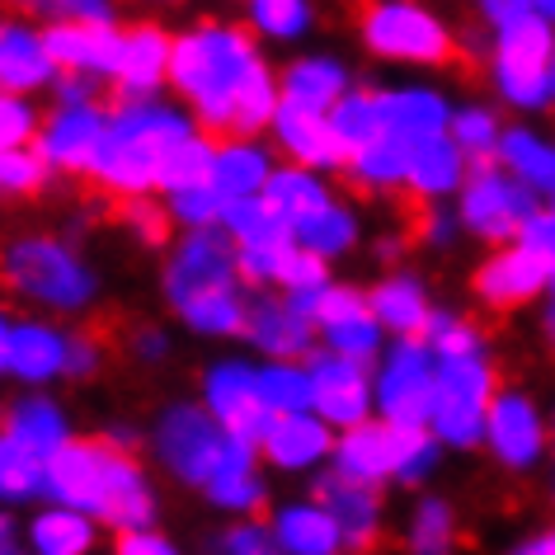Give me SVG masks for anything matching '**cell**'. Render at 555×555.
<instances>
[{
  "instance_id": "6da1fadb",
  "label": "cell",
  "mask_w": 555,
  "mask_h": 555,
  "mask_svg": "<svg viewBox=\"0 0 555 555\" xmlns=\"http://www.w3.org/2000/svg\"><path fill=\"white\" fill-rule=\"evenodd\" d=\"M170 80L198 104L212 146H235L273 118V80L259 66L249 29H193L175 38Z\"/></svg>"
},
{
  "instance_id": "7a4b0ae2",
  "label": "cell",
  "mask_w": 555,
  "mask_h": 555,
  "mask_svg": "<svg viewBox=\"0 0 555 555\" xmlns=\"http://www.w3.org/2000/svg\"><path fill=\"white\" fill-rule=\"evenodd\" d=\"M179 142H189L184 122L165 108L146 104L132 114H118L108 122L100 156L90 165V179L104 193H122V198H146V189L160 184V170L170 160V151Z\"/></svg>"
},
{
  "instance_id": "3957f363",
  "label": "cell",
  "mask_w": 555,
  "mask_h": 555,
  "mask_svg": "<svg viewBox=\"0 0 555 555\" xmlns=\"http://www.w3.org/2000/svg\"><path fill=\"white\" fill-rule=\"evenodd\" d=\"M160 452L184 480L212 485L217 476H249V456L255 448L235 438H221L217 424L207 420L203 410H170L160 428Z\"/></svg>"
},
{
  "instance_id": "277c9868",
  "label": "cell",
  "mask_w": 555,
  "mask_h": 555,
  "mask_svg": "<svg viewBox=\"0 0 555 555\" xmlns=\"http://www.w3.org/2000/svg\"><path fill=\"white\" fill-rule=\"evenodd\" d=\"M363 38L377 57H405V62H434V66H456L466 62L452 34L442 29L434 15L414 5H372L363 10Z\"/></svg>"
},
{
  "instance_id": "5b68a950",
  "label": "cell",
  "mask_w": 555,
  "mask_h": 555,
  "mask_svg": "<svg viewBox=\"0 0 555 555\" xmlns=\"http://www.w3.org/2000/svg\"><path fill=\"white\" fill-rule=\"evenodd\" d=\"M0 278L10 287H24V293L57 301V307H76V301L90 297V273L72 249L52 245V241H24L5 255L0 263Z\"/></svg>"
},
{
  "instance_id": "8992f818",
  "label": "cell",
  "mask_w": 555,
  "mask_h": 555,
  "mask_svg": "<svg viewBox=\"0 0 555 555\" xmlns=\"http://www.w3.org/2000/svg\"><path fill=\"white\" fill-rule=\"evenodd\" d=\"M108 462H114V438H80L48 462V490L66 508H90L104 518L108 494Z\"/></svg>"
},
{
  "instance_id": "52a82bcc",
  "label": "cell",
  "mask_w": 555,
  "mask_h": 555,
  "mask_svg": "<svg viewBox=\"0 0 555 555\" xmlns=\"http://www.w3.org/2000/svg\"><path fill=\"white\" fill-rule=\"evenodd\" d=\"M551 29L537 15L513 24L499 38V86L513 104H541V94L551 90Z\"/></svg>"
},
{
  "instance_id": "ba28073f",
  "label": "cell",
  "mask_w": 555,
  "mask_h": 555,
  "mask_svg": "<svg viewBox=\"0 0 555 555\" xmlns=\"http://www.w3.org/2000/svg\"><path fill=\"white\" fill-rule=\"evenodd\" d=\"M231 269H235V255H231V241L217 231H193L179 255L165 273V287H170V301L175 307H189L207 293H227L231 287Z\"/></svg>"
},
{
  "instance_id": "9c48e42d",
  "label": "cell",
  "mask_w": 555,
  "mask_h": 555,
  "mask_svg": "<svg viewBox=\"0 0 555 555\" xmlns=\"http://www.w3.org/2000/svg\"><path fill=\"white\" fill-rule=\"evenodd\" d=\"M462 217H466L470 231L485 235V241H513V235H522V227L537 217V203L527 189L504 184L494 170H476L466 184Z\"/></svg>"
},
{
  "instance_id": "30bf717a",
  "label": "cell",
  "mask_w": 555,
  "mask_h": 555,
  "mask_svg": "<svg viewBox=\"0 0 555 555\" xmlns=\"http://www.w3.org/2000/svg\"><path fill=\"white\" fill-rule=\"evenodd\" d=\"M555 278V259L541 255L532 245H518V249H504V255H494L485 269L476 273V293L485 307H494L499 315L518 311L522 301H532L541 287H546Z\"/></svg>"
},
{
  "instance_id": "8fae6325",
  "label": "cell",
  "mask_w": 555,
  "mask_h": 555,
  "mask_svg": "<svg viewBox=\"0 0 555 555\" xmlns=\"http://www.w3.org/2000/svg\"><path fill=\"white\" fill-rule=\"evenodd\" d=\"M207 400H212L217 420L227 424V438L245 442V448L269 438V428L278 420L259 396V377L245 367H217L212 377H207Z\"/></svg>"
},
{
  "instance_id": "7c38bea8",
  "label": "cell",
  "mask_w": 555,
  "mask_h": 555,
  "mask_svg": "<svg viewBox=\"0 0 555 555\" xmlns=\"http://www.w3.org/2000/svg\"><path fill=\"white\" fill-rule=\"evenodd\" d=\"M434 400H438V377H434V367H428L424 344L405 339L382 382V405L396 428H420L428 414H434Z\"/></svg>"
},
{
  "instance_id": "4fadbf2b",
  "label": "cell",
  "mask_w": 555,
  "mask_h": 555,
  "mask_svg": "<svg viewBox=\"0 0 555 555\" xmlns=\"http://www.w3.org/2000/svg\"><path fill=\"white\" fill-rule=\"evenodd\" d=\"M104 132H108V122H104V114L94 104H66L43 122L38 156L57 160V165H66V170H76V175H90L94 156H100Z\"/></svg>"
},
{
  "instance_id": "5bb4252c",
  "label": "cell",
  "mask_w": 555,
  "mask_h": 555,
  "mask_svg": "<svg viewBox=\"0 0 555 555\" xmlns=\"http://www.w3.org/2000/svg\"><path fill=\"white\" fill-rule=\"evenodd\" d=\"M414 438H420V428L358 424V428H349V438L339 442V470H349L358 480H372V485H377V476H400Z\"/></svg>"
},
{
  "instance_id": "9a60e30c",
  "label": "cell",
  "mask_w": 555,
  "mask_h": 555,
  "mask_svg": "<svg viewBox=\"0 0 555 555\" xmlns=\"http://www.w3.org/2000/svg\"><path fill=\"white\" fill-rule=\"evenodd\" d=\"M38 43L62 72H118L122 57V34L108 24H52Z\"/></svg>"
},
{
  "instance_id": "2e32d148",
  "label": "cell",
  "mask_w": 555,
  "mask_h": 555,
  "mask_svg": "<svg viewBox=\"0 0 555 555\" xmlns=\"http://www.w3.org/2000/svg\"><path fill=\"white\" fill-rule=\"evenodd\" d=\"M315 499L325 504V513L339 522V532L353 541L358 551H372L377 546V527H372V518H377V485L372 480H358L349 476V470H335V476L315 480Z\"/></svg>"
},
{
  "instance_id": "e0dca14e",
  "label": "cell",
  "mask_w": 555,
  "mask_h": 555,
  "mask_svg": "<svg viewBox=\"0 0 555 555\" xmlns=\"http://www.w3.org/2000/svg\"><path fill=\"white\" fill-rule=\"evenodd\" d=\"M311 386H315V405L330 424H349L358 428L367 414V372L344 358H315L311 367Z\"/></svg>"
},
{
  "instance_id": "ac0fdd59",
  "label": "cell",
  "mask_w": 555,
  "mask_h": 555,
  "mask_svg": "<svg viewBox=\"0 0 555 555\" xmlns=\"http://www.w3.org/2000/svg\"><path fill=\"white\" fill-rule=\"evenodd\" d=\"M170 52H175V43L156 29V24H137V29H128L122 34V57H118V86L146 100L151 86L170 72Z\"/></svg>"
},
{
  "instance_id": "d6986e66",
  "label": "cell",
  "mask_w": 555,
  "mask_h": 555,
  "mask_svg": "<svg viewBox=\"0 0 555 555\" xmlns=\"http://www.w3.org/2000/svg\"><path fill=\"white\" fill-rule=\"evenodd\" d=\"M278 137H283V146L307 165H349V151H344L339 132L330 128V118H321V114L283 104L278 108Z\"/></svg>"
},
{
  "instance_id": "ffe728a7",
  "label": "cell",
  "mask_w": 555,
  "mask_h": 555,
  "mask_svg": "<svg viewBox=\"0 0 555 555\" xmlns=\"http://www.w3.org/2000/svg\"><path fill=\"white\" fill-rule=\"evenodd\" d=\"M490 442L508 466H527L541 452V420L522 396H499L490 405Z\"/></svg>"
},
{
  "instance_id": "44dd1931",
  "label": "cell",
  "mask_w": 555,
  "mask_h": 555,
  "mask_svg": "<svg viewBox=\"0 0 555 555\" xmlns=\"http://www.w3.org/2000/svg\"><path fill=\"white\" fill-rule=\"evenodd\" d=\"M377 114H382L386 137H396L405 146H424L434 137H442L448 108L434 94H377Z\"/></svg>"
},
{
  "instance_id": "7402d4cb",
  "label": "cell",
  "mask_w": 555,
  "mask_h": 555,
  "mask_svg": "<svg viewBox=\"0 0 555 555\" xmlns=\"http://www.w3.org/2000/svg\"><path fill=\"white\" fill-rule=\"evenodd\" d=\"M245 330L255 335L259 349H269L278 358H293V353L311 349V321H301L287 301H269V297L255 301V307L245 311Z\"/></svg>"
},
{
  "instance_id": "603a6c76",
  "label": "cell",
  "mask_w": 555,
  "mask_h": 555,
  "mask_svg": "<svg viewBox=\"0 0 555 555\" xmlns=\"http://www.w3.org/2000/svg\"><path fill=\"white\" fill-rule=\"evenodd\" d=\"M48 72H52V62L43 43L29 29H20V24H0V90L5 94L34 90L48 80Z\"/></svg>"
},
{
  "instance_id": "cb8c5ba5",
  "label": "cell",
  "mask_w": 555,
  "mask_h": 555,
  "mask_svg": "<svg viewBox=\"0 0 555 555\" xmlns=\"http://www.w3.org/2000/svg\"><path fill=\"white\" fill-rule=\"evenodd\" d=\"M5 438H10V442H20L24 452H34L43 466L66 448L62 414L52 410L48 400H20V405L5 414Z\"/></svg>"
},
{
  "instance_id": "d4e9b609",
  "label": "cell",
  "mask_w": 555,
  "mask_h": 555,
  "mask_svg": "<svg viewBox=\"0 0 555 555\" xmlns=\"http://www.w3.org/2000/svg\"><path fill=\"white\" fill-rule=\"evenodd\" d=\"M263 203H269L273 217H283L293 231H301L307 221H315L330 207V198L321 193V184H315L311 175H269V184H263Z\"/></svg>"
},
{
  "instance_id": "484cf974",
  "label": "cell",
  "mask_w": 555,
  "mask_h": 555,
  "mask_svg": "<svg viewBox=\"0 0 555 555\" xmlns=\"http://www.w3.org/2000/svg\"><path fill=\"white\" fill-rule=\"evenodd\" d=\"M283 94H287L283 104L325 118L330 104L335 108L344 104V72L330 62H297V66H287V76H283Z\"/></svg>"
},
{
  "instance_id": "4316f807",
  "label": "cell",
  "mask_w": 555,
  "mask_h": 555,
  "mask_svg": "<svg viewBox=\"0 0 555 555\" xmlns=\"http://www.w3.org/2000/svg\"><path fill=\"white\" fill-rule=\"evenodd\" d=\"M367 307H372V315H377L382 325H391V330H400L405 339H414V344H424V335H428V307H424V293L414 283H382L377 293L367 297Z\"/></svg>"
},
{
  "instance_id": "83f0119b",
  "label": "cell",
  "mask_w": 555,
  "mask_h": 555,
  "mask_svg": "<svg viewBox=\"0 0 555 555\" xmlns=\"http://www.w3.org/2000/svg\"><path fill=\"white\" fill-rule=\"evenodd\" d=\"M263 448L278 466H307L330 448V434L315 420H301V414H278Z\"/></svg>"
},
{
  "instance_id": "f1b7e54d",
  "label": "cell",
  "mask_w": 555,
  "mask_h": 555,
  "mask_svg": "<svg viewBox=\"0 0 555 555\" xmlns=\"http://www.w3.org/2000/svg\"><path fill=\"white\" fill-rule=\"evenodd\" d=\"M227 227L231 235L241 241V249H283L293 245V227L283 217L269 212V203H255V198H241V203H227Z\"/></svg>"
},
{
  "instance_id": "f546056e",
  "label": "cell",
  "mask_w": 555,
  "mask_h": 555,
  "mask_svg": "<svg viewBox=\"0 0 555 555\" xmlns=\"http://www.w3.org/2000/svg\"><path fill=\"white\" fill-rule=\"evenodd\" d=\"M339 522L325 508H287L278 518V541L293 555H330L339 546Z\"/></svg>"
},
{
  "instance_id": "4dcf8cb0",
  "label": "cell",
  "mask_w": 555,
  "mask_h": 555,
  "mask_svg": "<svg viewBox=\"0 0 555 555\" xmlns=\"http://www.w3.org/2000/svg\"><path fill=\"white\" fill-rule=\"evenodd\" d=\"M66 363V344L52 335V330L43 325H20V330H10V367L20 372V377H52Z\"/></svg>"
},
{
  "instance_id": "1f68e13d",
  "label": "cell",
  "mask_w": 555,
  "mask_h": 555,
  "mask_svg": "<svg viewBox=\"0 0 555 555\" xmlns=\"http://www.w3.org/2000/svg\"><path fill=\"white\" fill-rule=\"evenodd\" d=\"M456 175H462V156H456V146L448 142V137H434V142H424V146L410 151V184L420 193L452 189Z\"/></svg>"
},
{
  "instance_id": "d6a6232c",
  "label": "cell",
  "mask_w": 555,
  "mask_h": 555,
  "mask_svg": "<svg viewBox=\"0 0 555 555\" xmlns=\"http://www.w3.org/2000/svg\"><path fill=\"white\" fill-rule=\"evenodd\" d=\"M330 128L339 132V142H344V151H349V165L363 156L367 146H377L382 137H386V128H382V114H377V100H344L339 108H335V118H330Z\"/></svg>"
},
{
  "instance_id": "836d02e7",
  "label": "cell",
  "mask_w": 555,
  "mask_h": 555,
  "mask_svg": "<svg viewBox=\"0 0 555 555\" xmlns=\"http://www.w3.org/2000/svg\"><path fill=\"white\" fill-rule=\"evenodd\" d=\"M269 184V175H263V160L259 151H245V146H231L217 156V170H212V189L221 193L227 203H241L249 198L255 189Z\"/></svg>"
},
{
  "instance_id": "e575fe53",
  "label": "cell",
  "mask_w": 555,
  "mask_h": 555,
  "mask_svg": "<svg viewBox=\"0 0 555 555\" xmlns=\"http://www.w3.org/2000/svg\"><path fill=\"white\" fill-rule=\"evenodd\" d=\"M212 170H217V156H212V146L207 142H179L170 151V160H165V170H160V184L170 189V193H189V189H207L212 184Z\"/></svg>"
},
{
  "instance_id": "d590c367",
  "label": "cell",
  "mask_w": 555,
  "mask_h": 555,
  "mask_svg": "<svg viewBox=\"0 0 555 555\" xmlns=\"http://www.w3.org/2000/svg\"><path fill=\"white\" fill-rule=\"evenodd\" d=\"M38 490H48V466L34 452H24L20 442H10L0 434V494L5 499H29Z\"/></svg>"
},
{
  "instance_id": "8d00e7d4",
  "label": "cell",
  "mask_w": 555,
  "mask_h": 555,
  "mask_svg": "<svg viewBox=\"0 0 555 555\" xmlns=\"http://www.w3.org/2000/svg\"><path fill=\"white\" fill-rule=\"evenodd\" d=\"M100 212L114 221H128V227L142 235L146 245H165L170 241V212H160L151 198H122V193H104Z\"/></svg>"
},
{
  "instance_id": "74e56055",
  "label": "cell",
  "mask_w": 555,
  "mask_h": 555,
  "mask_svg": "<svg viewBox=\"0 0 555 555\" xmlns=\"http://www.w3.org/2000/svg\"><path fill=\"white\" fill-rule=\"evenodd\" d=\"M34 546L43 555H86L90 551V522L80 513H43L34 522Z\"/></svg>"
},
{
  "instance_id": "f35d334b",
  "label": "cell",
  "mask_w": 555,
  "mask_h": 555,
  "mask_svg": "<svg viewBox=\"0 0 555 555\" xmlns=\"http://www.w3.org/2000/svg\"><path fill=\"white\" fill-rule=\"evenodd\" d=\"M504 160L527 179V184H537V189H551V193H555V151H551V146H541L537 137L508 132V137H504Z\"/></svg>"
},
{
  "instance_id": "ab89813d",
  "label": "cell",
  "mask_w": 555,
  "mask_h": 555,
  "mask_svg": "<svg viewBox=\"0 0 555 555\" xmlns=\"http://www.w3.org/2000/svg\"><path fill=\"white\" fill-rule=\"evenodd\" d=\"M259 396L273 414H297L301 405H315V386L307 372H287V367H269L259 372Z\"/></svg>"
},
{
  "instance_id": "60d3db41",
  "label": "cell",
  "mask_w": 555,
  "mask_h": 555,
  "mask_svg": "<svg viewBox=\"0 0 555 555\" xmlns=\"http://www.w3.org/2000/svg\"><path fill=\"white\" fill-rule=\"evenodd\" d=\"M410 151L414 146L396 142V137H382L377 146H367L363 156L353 160V170L367 175V179H377V184H400V179H410Z\"/></svg>"
},
{
  "instance_id": "b9f144b4",
  "label": "cell",
  "mask_w": 555,
  "mask_h": 555,
  "mask_svg": "<svg viewBox=\"0 0 555 555\" xmlns=\"http://www.w3.org/2000/svg\"><path fill=\"white\" fill-rule=\"evenodd\" d=\"M48 184V160L29 156V151H5L0 156V193H20V198H34Z\"/></svg>"
},
{
  "instance_id": "7bdbcfd3",
  "label": "cell",
  "mask_w": 555,
  "mask_h": 555,
  "mask_svg": "<svg viewBox=\"0 0 555 555\" xmlns=\"http://www.w3.org/2000/svg\"><path fill=\"white\" fill-rule=\"evenodd\" d=\"M179 311H184V321L198 325V330H245V307L235 301L231 287L227 293H207V297L189 301V307H179Z\"/></svg>"
},
{
  "instance_id": "ee69618b",
  "label": "cell",
  "mask_w": 555,
  "mask_h": 555,
  "mask_svg": "<svg viewBox=\"0 0 555 555\" xmlns=\"http://www.w3.org/2000/svg\"><path fill=\"white\" fill-rule=\"evenodd\" d=\"M297 235L307 241L311 255L325 259V255H335V249H344V245L353 241V217L339 212V207H325V212L315 217V221H307V227H301Z\"/></svg>"
},
{
  "instance_id": "f6af8a7d",
  "label": "cell",
  "mask_w": 555,
  "mask_h": 555,
  "mask_svg": "<svg viewBox=\"0 0 555 555\" xmlns=\"http://www.w3.org/2000/svg\"><path fill=\"white\" fill-rule=\"evenodd\" d=\"M480 405H466V400H456V396H438L434 400V424H438V434L442 438H452V442H476L480 438Z\"/></svg>"
},
{
  "instance_id": "bcb514c9",
  "label": "cell",
  "mask_w": 555,
  "mask_h": 555,
  "mask_svg": "<svg viewBox=\"0 0 555 555\" xmlns=\"http://www.w3.org/2000/svg\"><path fill=\"white\" fill-rule=\"evenodd\" d=\"M363 315H372V307L353 287H321V297H315V325L325 330H335L344 321H363Z\"/></svg>"
},
{
  "instance_id": "7dc6e473",
  "label": "cell",
  "mask_w": 555,
  "mask_h": 555,
  "mask_svg": "<svg viewBox=\"0 0 555 555\" xmlns=\"http://www.w3.org/2000/svg\"><path fill=\"white\" fill-rule=\"evenodd\" d=\"M424 339H434L442 363H466V358H476V330L462 325V321H442V315H434Z\"/></svg>"
},
{
  "instance_id": "c3c4849f",
  "label": "cell",
  "mask_w": 555,
  "mask_h": 555,
  "mask_svg": "<svg viewBox=\"0 0 555 555\" xmlns=\"http://www.w3.org/2000/svg\"><path fill=\"white\" fill-rule=\"evenodd\" d=\"M452 546V518L442 504H424L414 518V555H448Z\"/></svg>"
},
{
  "instance_id": "681fc988",
  "label": "cell",
  "mask_w": 555,
  "mask_h": 555,
  "mask_svg": "<svg viewBox=\"0 0 555 555\" xmlns=\"http://www.w3.org/2000/svg\"><path fill=\"white\" fill-rule=\"evenodd\" d=\"M330 344H335V353L344 363L363 367L372 358V349H377V325H372V315H363V321H344V325L330 330Z\"/></svg>"
},
{
  "instance_id": "f907efd6",
  "label": "cell",
  "mask_w": 555,
  "mask_h": 555,
  "mask_svg": "<svg viewBox=\"0 0 555 555\" xmlns=\"http://www.w3.org/2000/svg\"><path fill=\"white\" fill-rule=\"evenodd\" d=\"M278 283H287L293 293H321L325 287V259L311 255V249H293L278 269Z\"/></svg>"
},
{
  "instance_id": "816d5d0a",
  "label": "cell",
  "mask_w": 555,
  "mask_h": 555,
  "mask_svg": "<svg viewBox=\"0 0 555 555\" xmlns=\"http://www.w3.org/2000/svg\"><path fill=\"white\" fill-rule=\"evenodd\" d=\"M29 132H34V114L20 100L0 94V156H5V151H20V142H29Z\"/></svg>"
},
{
  "instance_id": "f5cc1de1",
  "label": "cell",
  "mask_w": 555,
  "mask_h": 555,
  "mask_svg": "<svg viewBox=\"0 0 555 555\" xmlns=\"http://www.w3.org/2000/svg\"><path fill=\"white\" fill-rule=\"evenodd\" d=\"M255 24H263L269 34H297L307 24V5H297V0H259Z\"/></svg>"
},
{
  "instance_id": "db71d44e",
  "label": "cell",
  "mask_w": 555,
  "mask_h": 555,
  "mask_svg": "<svg viewBox=\"0 0 555 555\" xmlns=\"http://www.w3.org/2000/svg\"><path fill=\"white\" fill-rule=\"evenodd\" d=\"M175 212L184 217V221H217L221 212H227V198L207 184V189H189V193H175Z\"/></svg>"
},
{
  "instance_id": "11a10c76",
  "label": "cell",
  "mask_w": 555,
  "mask_h": 555,
  "mask_svg": "<svg viewBox=\"0 0 555 555\" xmlns=\"http://www.w3.org/2000/svg\"><path fill=\"white\" fill-rule=\"evenodd\" d=\"M452 132H456V142H462L466 151H476V156H490V146H494V118L490 114H456L452 122Z\"/></svg>"
},
{
  "instance_id": "9f6ffc18",
  "label": "cell",
  "mask_w": 555,
  "mask_h": 555,
  "mask_svg": "<svg viewBox=\"0 0 555 555\" xmlns=\"http://www.w3.org/2000/svg\"><path fill=\"white\" fill-rule=\"evenodd\" d=\"M221 555H278L269 546V537L259 532V527H235V532H227V541H221Z\"/></svg>"
},
{
  "instance_id": "6f0895ef",
  "label": "cell",
  "mask_w": 555,
  "mask_h": 555,
  "mask_svg": "<svg viewBox=\"0 0 555 555\" xmlns=\"http://www.w3.org/2000/svg\"><path fill=\"white\" fill-rule=\"evenodd\" d=\"M118 555H175V551L165 546L160 537H151V532H122L118 537Z\"/></svg>"
},
{
  "instance_id": "680465c9",
  "label": "cell",
  "mask_w": 555,
  "mask_h": 555,
  "mask_svg": "<svg viewBox=\"0 0 555 555\" xmlns=\"http://www.w3.org/2000/svg\"><path fill=\"white\" fill-rule=\"evenodd\" d=\"M485 15L499 20V24H504V29H513V24L532 20V15H541V10H532V5H499V0H494V5H485Z\"/></svg>"
},
{
  "instance_id": "91938a15",
  "label": "cell",
  "mask_w": 555,
  "mask_h": 555,
  "mask_svg": "<svg viewBox=\"0 0 555 555\" xmlns=\"http://www.w3.org/2000/svg\"><path fill=\"white\" fill-rule=\"evenodd\" d=\"M513 555H555V532L546 537H537V541H527V546H518Z\"/></svg>"
},
{
  "instance_id": "94428289",
  "label": "cell",
  "mask_w": 555,
  "mask_h": 555,
  "mask_svg": "<svg viewBox=\"0 0 555 555\" xmlns=\"http://www.w3.org/2000/svg\"><path fill=\"white\" fill-rule=\"evenodd\" d=\"M0 555H20V546H15V527H10V518H0Z\"/></svg>"
},
{
  "instance_id": "6125c7cd",
  "label": "cell",
  "mask_w": 555,
  "mask_h": 555,
  "mask_svg": "<svg viewBox=\"0 0 555 555\" xmlns=\"http://www.w3.org/2000/svg\"><path fill=\"white\" fill-rule=\"evenodd\" d=\"M0 367H10V330L0 325Z\"/></svg>"
},
{
  "instance_id": "be15d7a7",
  "label": "cell",
  "mask_w": 555,
  "mask_h": 555,
  "mask_svg": "<svg viewBox=\"0 0 555 555\" xmlns=\"http://www.w3.org/2000/svg\"><path fill=\"white\" fill-rule=\"evenodd\" d=\"M546 330H551V344H555V307H551V321H546Z\"/></svg>"
},
{
  "instance_id": "e7e4bbea",
  "label": "cell",
  "mask_w": 555,
  "mask_h": 555,
  "mask_svg": "<svg viewBox=\"0 0 555 555\" xmlns=\"http://www.w3.org/2000/svg\"><path fill=\"white\" fill-rule=\"evenodd\" d=\"M541 15H551V20H555V5H541Z\"/></svg>"
}]
</instances>
